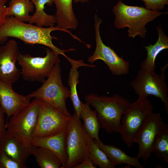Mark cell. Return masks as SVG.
I'll use <instances>...</instances> for the list:
<instances>
[{
  "mask_svg": "<svg viewBox=\"0 0 168 168\" xmlns=\"http://www.w3.org/2000/svg\"><path fill=\"white\" fill-rule=\"evenodd\" d=\"M32 155L41 168H59L62 165L57 156L46 148L35 146Z\"/></svg>",
  "mask_w": 168,
  "mask_h": 168,
  "instance_id": "cb8c5ba5",
  "label": "cell"
},
{
  "mask_svg": "<svg viewBox=\"0 0 168 168\" xmlns=\"http://www.w3.org/2000/svg\"><path fill=\"white\" fill-rule=\"evenodd\" d=\"M25 164L0 151V168H26Z\"/></svg>",
  "mask_w": 168,
  "mask_h": 168,
  "instance_id": "4316f807",
  "label": "cell"
},
{
  "mask_svg": "<svg viewBox=\"0 0 168 168\" xmlns=\"http://www.w3.org/2000/svg\"><path fill=\"white\" fill-rule=\"evenodd\" d=\"M91 138L88 150V156L93 164L100 168H114L115 166L111 162L106 153Z\"/></svg>",
  "mask_w": 168,
  "mask_h": 168,
  "instance_id": "484cf974",
  "label": "cell"
},
{
  "mask_svg": "<svg viewBox=\"0 0 168 168\" xmlns=\"http://www.w3.org/2000/svg\"><path fill=\"white\" fill-rule=\"evenodd\" d=\"M112 12L115 15L114 26L117 29L128 27L129 37L138 35L142 38L146 36V25L162 14L167 13L150 10L143 7L129 6L119 0L114 5Z\"/></svg>",
  "mask_w": 168,
  "mask_h": 168,
  "instance_id": "3957f363",
  "label": "cell"
},
{
  "mask_svg": "<svg viewBox=\"0 0 168 168\" xmlns=\"http://www.w3.org/2000/svg\"><path fill=\"white\" fill-rule=\"evenodd\" d=\"M71 117L65 116L49 103L41 100L39 119L32 138L45 137L66 129Z\"/></svg>",
  "mask_w": 168,
  "mask_h": 168,
  "instance_id": "8fae6325",
  "label": "cell"
},
{
  "mask_svg": "<svg viewBox=\"0 0 168 168\" xmlns=\"http://www.w3.org/2000/svg\"><path fill=\"white\" fill-rule=\"evenodd\" d=\"M72 2L73 0H54L56 9V23L60 28L74 30L77 27L78 22L73 11Z\"/></svg>",
  "mask_w": 168,
  "mask_h": 168,
  "instance_id": "e0dca14e",
  "label": "cell"
},
{
  "mask_svg": "<svg viewBox=\"0 0 168 168\" xmlns=\"http://www.w3.org/2000/svg\"><path fill=\"white\" fill-rule=\"evenodd\" d=\"M35 7V12L31 16L29 23L35 24L38 26H54L56 23L55 15H50L45 13L44 11L45 4L51 6L54 0H30Z\"/></svg>",
  "mask_w": 168,
  "mask_h": 168,
  "instance_id": "7402d4cb",
  "label": "cell"
},
{
  "mask_svg": "<svg viewBox=\"0 0 168 168\" xmlns=\"http://www.w3.org/2000/svg\"><path fill=\"white\" fill-rule=\"evenodd\" d=\"M145 7L149 10L159 11L163 9L168 4V0H142Z\"/></svg>",
  "mask_w": 168,
  "mask_h": 168,
  "instance_id": "83f0119b",
  "label": "cell"
},
{
  "mask_svg": "<svg viewBox=\"0 0 168 168\" xmlns=\"http://www.w3.org/2000/svg\"><path fill=\"white\" fill-rule=\"evenodd\" d=\"M102 22V19L95 14L94 27L96 47L92 55L88 58V61L93 63L96 60H102L107 66L113 75L115 76L127 75L129 72V62L124 60L122 56L119 57L113 49L105 45L102 40L100 26Z\"/></svg>",
  "mask_w": 168,
  "mask_h": 168,
  "instance_id": "9c48e42d",
  "label": "cell"
},
{
  "mask_svg": "<svg viewBox=\"0 0 168 168\" xmlns=\"http://www.w3.org/2000/svg\"><path fill=\"white\" fill-rule=\"evenodd\" d=\"M34 7L30 0H10L9 6L7 7V16H13L20 21L29 22Z\"/></svg>",
  "mask_w": 168,
  "mask_h": 168,
  "instance_id": "603a6c76",
  "label": "cell"
},
{
  "mask_svg": "<svg viewBox=\"0 0 168 168\" xmlns=\"http://www.w3.org/2000/svg\"><path fill=\"white\" fill-rule=\"evenodd\" d=\"M91 158L88 156L79 164L74 166L72 168H96Z\"/></svg>",
  "mask_w": 168,
  "mask_h": 168,
  "instance_id": "f546056e",
  "label": "cell"
},
{
  "mask_svg": "<svg viewBox=\"0 0 168 168\" xmlns=\"http://www.w3.org/2000/svg\"><path fill=\"white\" fill-rule=\"evenodd\" d=\"M80 117L82 119L83 126L89 136L93 139L100 140L99 132L101 126L95 110H92L86 103L82 101Z\"/></svg>",
  "mask_w": 168,
  "mask_h": 168,
  "instance_id": "44dd1931",
  "label": "cell"
},
{
  "mask_svg": "<svg viewBox=\"0 0 168 168\" xmlns=\"http://www.w3.org/2000/svg\"><path fill=\"white\" fill-rule=\"evenodd\" d=\"M158 38L154 45L144 46L147 52L146 58L140 65L142 69L155 68V60L158 54L164 49L168 48V37L165 35L160 26L156 27Z\"/></svg>",
  "mask_w": 168,
  "mask_h": 168,
  "instance_id": "ffe728a7",
  "label": "cell"
},
{
  "mask_svg": "<svg viewBox=\"0 0 168 168\" xmlns=\"http://www.w3.org/2000/svg\"><path fill=\"white\" fill-rule=\"evenodd\" d=\"M29 97L14 91L12 84L0 81V106L7 117L14 115L30 102Z\"/></svg>",
  "mask_w": 168,
  "mask_h": 168,
  "instance_id": "9a60e30c",
  "label": "cell"
},
{
  "mask_svg": "<svg viewBox=\"0 0 168 168\" xmlns=\"http://www.w3.org/2000/svg\"><path fill=\"white\" fill-rule=\"evenodd\" d=\"M44 57H34L29 54L19 53L17 61L21 67L24 79L30 82H42L47 78L54 65L59 63V54L48 48Z\"/></svg>",
  "mask_w": 168,
  "mask_h": 168,
  "instance_id": "ba28073f",
  "label": "cell"
},
{
  "mask_svg": "<svg viewBox=\"0 0 168 168\" xmlns=\"http://www.w3.org/2000/svg\"><path fill=\"white\" fill-rule=\"evenodd\" d=\"M66 134L67 128L54 135L45 137L32 138L30 142L34 146L46 148L52 151L61 161V168H65L68 160L66 146Z\"/></svg>",
  "mask_w": 168,
  "mask_h": 168,
  "instance_id": "2e32d148",
  "label": "cell"
},
{
  "mask_svg": "<svg viewBox=\"0 0 168 168\" xmlns=\"http://www.w3.org/2000/svg\"><path fill=\"white\" fill-rule=\"evenodd\" d=\"M4 114L0 106V138L6 131Z\"/></svg>",
  "mask_w": 168,
  "mask_h": 168,
  "instance_id": "4dcf8cb0",
  "label": "cell"
},
{
  "mask_svg": "<svg viewBox=\"0 0 168 168\" xmlns=\"http://www.w3.org/2000/svg\"><path fill=\"white\" fill-rule=\"evenodd\" d=\"M153 110V106L147 98L138 97L136 101L131 103L124 113L119 133L128 147H131L135 143L141 129Z\"/></svg>",
  "mask_w": 168,
  "mask_h": 168,
  "instance_id": "5b68a950",
  "label": "cell"
},
{
  "mask_svg": "<svg viewBox=\"0 0 168 168\" xmlns=\"http://www.w3.org/2000/svg\"><path fill=\"white\" fill-rule=\"evenodd\" d=\"M94 141L115 166L125 164L137 168H144L137 157L130 156L117 147L113 145L105 144L100 140Z\"/></svg>",
  "mask_w": 168,
  "mask_h": 168,
  "instance_id": "d6986e66",
  "label": "cell"
},
{
  "mask_svg": "<svg viewBox=\"0 0 168 168\" xmlns=\"http://www.w3.org/2000/svg\"><path fill=\"white\" fill-rule=\"evenodd\" d=\"M7 0H0V28L5 23L7 17V7L5 4Z\"/></svg>",
  "mask_w": 168,
  "mask_h": 168,
  "instance_id": "f1b7e54d",
  "label": "cell"
},
{
  "mask_svg": "<svg viewBox=\"0 0 168 168\" xmlns=\"http://www.w3.org/2000/svg\"><path fill=\"white\" fill-rule=\"evenodd\" d=\"M91 138L83 127L80 118L74 112L67 127L66 146L68 160L65 168H72L88 157Z\"/></svg>",
  "mask_w": 168,
  "mask_h": 168,
  "instance_id": "52a82bcc",
  "label": "cell"
},
{
  "mask_svg": "<svg viewBox=\"0 0 168 168\" xmlns=\"http://www.w3.org/2000/svg\"><path fill=\"white\" fill-rule=\"evenodd\" d=\"M165 123L160 113H152L141 129L135 143L139 146L137 157L145 162L151 156L155 139Z\"/></svg>",
  "mask_w": 168,
  "mask_h": 168,
  "instance_id": "7c38bea8",
  "label": "cell"
},
{
  "mask_svg": "<svg viewBox=\"0 0 168 168\" xmlns=\"http://www.w3.org/2000/svg\"><path fill=\"white\" fill-rule=\"evenodd\" d=\"M73 1L75 3L81 2L82 3H87L89 2V0H73Z\"/></svg>",
  "mask_w": 168,
  "mask_h": 168,
  "instance_id": "1f68e13d",
  "label": "cell"
},
{
  "mask_svg": "<svg viewBox=\"0 0 168 168\" xmlns=\"http://www.w3.org/2000/svg\"><path fill=\"white\" fill-rule=\"evenodd\" d=\"M19 54L14 40H10L0 46V81L11 84L18 81L21 72L16 63Z\"/></svg>",
  "mask_w": 168,
  "mask_h": 168,
  "instance_id": "4fadbf2b",
  "label": "cell"
},
{
  "mask_svg": "<svg viewBox=\"0 0 168 168\" xmlns=\"http://www.w3.org/2000/svg\"><path fill=\"white\" fill-rule=\"evenodd\" d=\"M167 65L162 68L160 74L155 72V68L140 69L130 85L138 97L147 98L149 95H153L160 98L168 114V88L165 74Z\"/></svg>",
  "mask_w": 168,
  "mask_h": 168,
  "instance_id": "8992f818",
  "label": "cell"
},
{
  "mask_svg": "<svg viewBox=\"0 0 168 168\" xmlns=\"http://www.w3.org/2000/svg\"><path fill=\"white\" fill-rule=\"evenodd\" d=\"M41 100L34 99L6 124V130L30 141L39 119Z\"/></svg>",
  "mask_w": 168,
  "mask_h": 168,
  "instance_id": "30bf717a",
  "label": "cell"
},
{
  "mask_svg": "<svg viewBox=\"0 0 168 168\" xmlns=\"http://www.w3.org/2000/svg\"><path fill=\"white\" fill-rule=\"evenodd\" d=\"M64 57L69 61L71 65V68L68 74V84L70 87V98L72 102L74 110L77 116L80 117L81 110V101L78 95L77 85L79 83L78 78L79 73L78 68L82 66H86L94 68L96 65L88 64L84 63L83 60H76L72 59L67 56Z\"/></svg>",
  "mask_w": 168,
  "mask_h": 168,
  "instance_id": "ac0fdd59",
  "label": "cell"
},
{
  "mask_svg": "<svg viewBox=\"0 0 168 168\" xmlns=\"http://www.w3.org/2000/svg\"><path fill=\"white\" fill-rule=\"evenodd\" d=\"M47 78L40 87L27 96L30 99L45 101L63 115L71 117L72 115L66 105V100L70 97V91L63 83L59 63L54 65Z\"/></svg>",
  "mask_w": 168,
  "mask_h": 168,
  "instance_id": "277c9868",
  "label": "cell"
},
{
  "mask_svg": "<svg viewBox=\"0 0 168 168\" xmlns=\"http://www.w3.org/2000/svg\"><path fill=\"white\" fill-rule=\"evenodd\" d=\"M85 100L95 109L101 127L107 133H119L122 117L131 103L127 98L118 94L108 96L91 93Z\"/></svg>",
  "mask_w": 168,
  "mask_h": 168,
  "instance_id": "7a4b0ae2",
  "label": "cell"
},
{
  "mask_svg": "<svg viewBox=\"0 0 168 168\" xmlns=\"http://www.w3.org/2000/svg\"><path fill=\"white\" fill-rule=\"evenodd\" d=\"M35 147L30 141L6 130L0 138V151L25 164Z\"/></svg>",
  "mask_w": 168,
  "mask_h": 168,
  "instance_id": "5bb4252c",
  "label": "cell"
},
{
  "mask_svg": "<svg viewBox=\"0 0 168 168\" xmlns=\"http://www.w3.org/2000/svg\"><path fill=\"white\" fill-rule=\"evenodd\" d=\"M156 156L168 164V125L165 123L160 130L153 148Z\"/></svg>",
  "mask_w": 168,
  "mask_h": 168,
  "instance_id": "d4e9b609",
  "label": "cell"
},
{
  "mask_svg": "<svg viewBox=\"0 0 168 168\" xmlns=\"http://www.w3.org/2000/svg\"><path fill=\"white\" fill-rule=\"evenodd\" d=\"M59 30L67 33L74 39L78 41L80 39L69 30L59 28L57 26L45 28L26 23L16 19L13 16H7L6 21L0 28V44H4L8 37L18 38L26 44L44 45L52 50L64 56L65 52L74 51V49L67 50L60 49L52 43V40L58 39L51 35V32Z\"/></svg>",
  "mask_w": 168,
  "mask_h": 168,
  "instance_id": "6da1fadb",
  "label": "cell"
}]
</instances>
